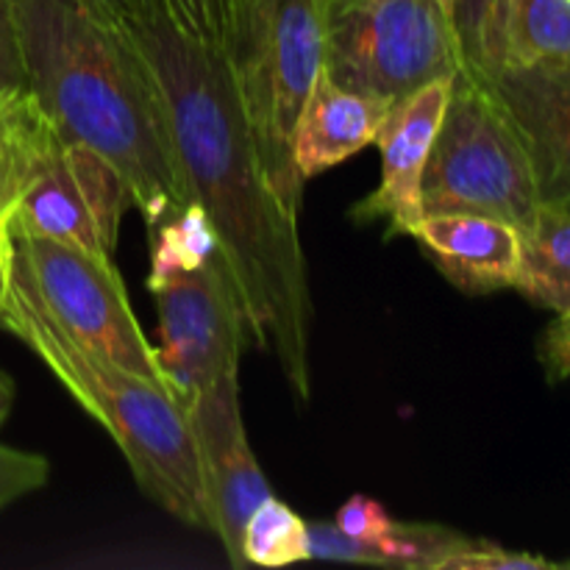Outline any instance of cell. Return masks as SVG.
Listing matches in <instances>:
<instances>
[{"instance_id": "cell-1", "label": "cell", "mask_w": 570, "mask_h": 570, "mask_svg": "<svg viewBox=\"0 0 570 570\" xmlns=\"http://www.w3.org/2000/svg\"><path fill=\"white\" fill-rule=\"evenodd\" d=\"M122 31L159 89L189 195L215 226L232 271L248 340L276 354L284 382L309 404L312 293L298 215L267 181L226 50L189 39L161 6Z\"/></svg>"}, {"instance_id": "cell-2", "label": "cell", "mask_w": 570, "mask_h": 570, "mask_svg": "<svg viewBox=\"0 0 570 570\" xmlns=\"http://www.w3.org/2000/svg\"><path fill=\"white\" fill-rule=\"evenodd\" d=\"M22 89L61 137L104 156L148 232L193 204L159 89L120 28L72 0H14Z\"/></svg>"}, {"instance_id": "cell-3", "label": "cell", "mask_w": 570, "mask_h": 570, "mask_svg": "<svg viewBox=\"0 0 570 570\" xmlns=\"http://www.w3.org/2000/svg\"><path fill=\"white\" fill-rule=\"evenodd\" d=\"M0 326L22 340L59 379L70 399L109 432L150 501L187 527L212 532L198 451L187 415L170 390L100 360L67 337L11 273L0 306Z\"/></svg>"}, {"instance_id": "cell-4", "label": "cell", "mask_w": 570, "mask_h": 570, "mask_svg": "<svg viewBox=\"0 0 570 570\" xmlns=\"http://www.w3.org/2000/svg\"><path fill=\"white\" fill-rule=\"evenodd\" d=\"M126 181L100 154L70 142L26 89L0 111V228L115 254Z\"/></svg>"}, {"instance_id": "cell-5", "label": "cell", "mask_w": 570, "mask_h": 570, "mask_svg": "<svg viewBox=\"0 0 570 570\" xmlns=\"http://www.w3.org/2000/svg\"><path fill=\"white\" fill-rule=\"evenodd\" d=\"M226 61L265 176L301 215L293 131L323 61V0H232Z\"/></svg>"}, {"instance_id": "cell-6", "label": "cell", "mask_w": 570, "mask_h": 570, "mask_svg": "<svg viewBox=\"0 0 570 570\" xmlns=\"http://www.w3.org/2000/svg\"><path fill=\"white\" fill-rule=\"evenodd\" d=\"M423 215H488L527 232L540 209L521 131L484 76L462 67L421 178Z\"/></svg>"}, {"instance_id": "cell-7", "label": "cell", "mask_w": 570, "mask_h": 570, "mask_svg": "<svg viewBox=\"0 0 570 570\" xmlns=\"http://www.w3.org/2000/svg\"><path fill=\"white\" fill-rule=\"evenodd\" d=\"M465 67L445 0H323L321 70L395 104Z\"/></svg>"}, {"instance_id": "cell-8", "label": "cell", "mask_w": 570, "mask_h": 570, "mask_svg": "<svg viewBox=\"0 0 570 570\" xmlns=\"http://www.w3.org/2000/svg\"><path fill=\"white\" fill-rule=\"evenodd\" d=\"M3 232L9 237L11 278L67 337L100 360L167 387L156 345H150L134 315L128 289L111 256L20 228Z\"/></svg>"}, {"instance_id": "cell-9", "label": "cell", "mask_w": 570, "mask_h": 570, "mask_svg": "<svg viewBox=\"0 0 570 570\" xmlns=\"http://www.w3.org/2000/svg\"><path fill=\"white\" fill-rule=\"evenodd\" d=\"M159 312V354L173 399L187 410L209 384L239 376L248 340L226 256L148 284Z\"/></svg>"}, {"instance_id": "cell-10", "label": "cell", "mask_w": 570, "mask_h": 570, "mask_svg": "<svg viewBox=\"0 0 570 570\" xmlns=\"http://www.w3.org/2000/svg\"><path fill=\"white\" fill-rule=\"evenodd\" d=\"M184 415L198 451L212 532L220 538L232 568H245L243 529L250 512L273 493L245 434L239 376H226L200 390Z\"/></svg>"}, {"instance_id": "cell-11", "label": "cell", "mask_w": 570, "mask_h": 570, "mask_svg": "<svg viewBox=\"0 0 570 570\" xmlns=\"http://www.w3.org/2000/svg\"><path fill=\"white\" fill-rule=\"evenodd\" d=\"M449 92L451 78H440L390 104L376 137V145L382 148V184L354 206V217L387 220L390 232L399 234H406L412 223L421 220V178Z\"/></svg>"}, {"instance_id": "cell-12", "label": "cell", "mask_w": 570, "mask_h": 570, "mask_svg": "<svg viewBox=\"0 0 570 570\" xmlns=\"http://www.w3.org/2000/svg\"><path fill=\"white\" fill-rule=\"evenodd\" d=\"M484 81L521 131L540 204L570 200V61L504 67Z\"/></svg>"}, {"instance_id": "cell-13", "label": "cell", "mask_w": 570, "mask_h": 570, "mask_svg": "<svg viewBox=\"0 0 570 570\" xmlns=\"http://www.w3.org/2000/svg\"><path fill=\"white\" fill-rule=\"evenodd\" d=\"M406 237L454 287L482 295L515 287L521 267V228L488 215H423Z\"/></svg>"}, {"instance_id": "cell-14", "label": "cell", "mask_w": 570, "mask_h": 570, "mask_svg": "<svg viewBox=\"0 0 570 570\" xmlns=\"http://www.w3.org/2000/svg\"><path fill=\"white\" fill-rule=\"evenodd\" d=\"M390 104L334 83L317 72L293 131L295 170L304 181L343 165L376 142Z\"/></svg>"}, {"instance_id": "cell-15", "label": "cell", "mask_w": 570, "mask_h": 570, "mask_svg": "<svg viewBox=\"0 0 570 570\" xmlns=\"http://www.w3.org/2000/svg\"><path fill=\"white\" fill-rule=\"evenodd\" d=\"M570 61V0H495L479 76Z\"/></svg>"}, {"instance_id": "cell-16", "label": "cell", "mask_w": 570, "mask_h": 570, "mask_svg": "<svg viewBox=\"0 0 570 570\" xmlns=\"http://www.w3.org/2000/svg\"><path fill=\"white\" fill-rule=\"evenodd\" d=\"M515 289L557 315L570 312V200L540 204L532 226L521 232Z\"/></svg>"}, {"instance_id": "cell-17", "label": "cell", "mask_w": 570, "mask_h": 570, "mask_svg": "<svg viewBox=\"0 0 570 570\" xmlns=\"http://www.w3.org/2000/svg\"><path fill=\"white\" fill-rule=\"evenodd\" d=\"M245 566L284 568L309 560V523L276 495L250 512L243 529Z\"/></svg>"}, {"instance_id": "cell-18", "label": "cell", "mask_w": 570, "mask_h": 570, "mask_svg": "<svg viewBox=\"0 0 570 570\" xmlns=\"http://www.w3.org/2000/svg\"><path fill=\"white\" fill-rule=\"evenodd\" d=\"M223 254L215 226L198 204L173 215L161 226L154 228V245H150V276L148 284L161 282L176 273L195 271Z\"/></svg>"}, {"instance_id": "cell-19", "label": "cell", "mask_w": 570, "mask_h": 570, "mask_svg": "<svg viewBox=\"0 0 570 570\" xmlns=\"http://www.w3.org/2000/svg\"><path fill=\"white\" fill-rule=\"evenodd\" d=\"M334 523L348 538L373 546L379 551V557H382L384 568H399V554H395V521L376 499L351 495L337 510Z\"/></svg>"}, {"instance_id": "cell-20", "label": "cell", "mask_w": 570, "mask_h": 570, "mask_svg": "<svg viewBox=\"0 0 570 570\" xmlns=\"http://www.w3.org/2000/svg\"><path fill=\"white\" fill-rule=\"evenodd\" d=\"M178 31L209 48H226L232 0H159Z\"/></svg>"}, {"instance_id": "cell-21", "label": "cell", "mask_w": 570, "mask_h": 570, "mask_svg": "<svg viewBox=\"0 0 570 570\" xmlns=\"http://www.w3.org/2000/svg\"><path fill=\"white\" fill-rule=\"evenodd\" d=\"M560 568L543 557L523 554V551H507L504 546L488 543V540H473L468 549L454 554L445 570H549Z\"/></svg>"}, {"instance_id": "cell-22", "label": "cell", "mask_w": 570, "mask_h": 570, "mask_svg": "<svg viewBox=\"0 0 570 570\" xmlns=\"http://www.w3.org/2000/svg\"><path fill=\"white\" fill-rule=\"evenodd\" d=\"M493 6L495 0H454V28L468 70H479Z\"/></svg>"}, {"instance_id": "cell-23", "label": "cell", "mask_w": 570, "mask_h": 570, "mask_svg": "<svg viewBox=\"0 0 570 570\" xmlns=\"http://www.w3.org/2000/svg\"><path fill=\"white\" fill-rule=\"evenodd\" d=\"M22 61L17 45L14 0H0V95L22 89Z\"/></svg>"}, {"instance_id": "cell-24", "label": "cell", "mask_w": 570, "mask_h": 570, "mask_svg": "<svg viewBox=\"0 0 570 570\" xmlns=\"http://www.w3.org/2000/svg\"><path fill=\"white\" fill-rule=\"evenodd\" d=\"M76 6H81L89 17L100 20L104 26L111 28H126L128 22L139 20L148 11H154L159 6V0H72Z\"/></svg>"}, {"instance_id": "cell-25", "label": "cell", "mask_w": 570, "mask_h": 570, "mask_svg": "<svg viewBox=\"0 0 570 570\" xmlns=\"http://www.w3.org/2000/svg\"><path fill=\"white\" fill-rule=\"evenodd\" d=\"M540 360H543L551 379L570 376V312L557 315V321L551 323L543 343H540Z\"/></svg>"}, {"instance_id": "cell-26", "label": "cell", "mask_w": 570, "mask_h": 570, "mask_svg": "<svg viewBox=\"0 0 570 570\" xmlns=\"http://www.w3.org/2000/svg\"><path fill=\"white\" fill-rule=\"evenodd\" d=\"M9 273H11V256H9V237L0 228V306L6 301V289H9Z\"/></svg>"}, {"instance_id": "cell-27", "label": "cell", "mask_w": 570, "mask_h": 570, "mask_svg": "<svg viewBox=\"0 0 570 570\" xmlns=\"http://www.w3.org/2000/svg\"><path fill=\"white\" fill-rule=\"evenodd\" d=\"M14 395H17L14 382H11V379L6 376L3 371H0V426H3L6 417L11 415V406H14Z\"/></svg>"}, {"instance_id": "cell-28", "label": "cell", "mask_w": 570, "mask_h": 570, "mask_svg": "<svg viewBox=\"0 0 570 570\" xmlns=\"http://www.w3.org/2000/svg\"><path fill=\"white\" fill-rule=\"evenodd\" d=\"M14 92H17V89H14ZM9 98H11V92L0 95V111H3V109H6V104H9Z\"/></svg>"}, {"instance_id": "cell-29", "label": "cell", "mask_w": 570, "mask_h": 570, "mask_svg": "<svg viewBox=\"0 0 570 570\" xmlns=\"http://www.w3.org/2000/svg\"><path fill=\"white\" fill-rule=\"evenodd\" d=\"M445 3H449V9H451V14H454V0H445Z\"/></svg>"}, {"instance_id": "cell-30", "label": "cell", "mask_w": 570, "mask_h": 570, "mask_svg": "<svg viewBox=\"0 0 570 570\" xmlns=\"http://www.w3.org/2000/svg\"><path fill=\"white\" fill-rule=\"evenodd\" d=\"M560 568H570V560H566V562H562V566Z\"/></svg>"}]
</instances>
